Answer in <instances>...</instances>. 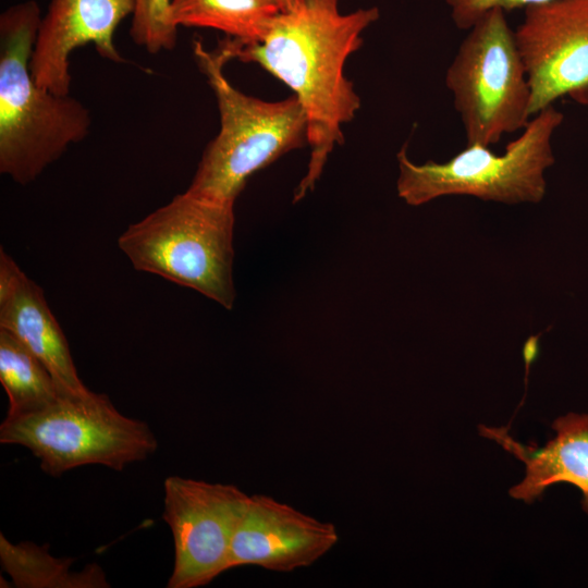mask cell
Returning <instances> with one entry per match:
<instances>
[{
  "mask_svg": "<svg viewBox=\"0 0 588 588\" xmlns=\"http://www.w3.org/2000/svg\"><path fill=\"white\" fill-rule=\"evenodd\" d=\"M308 0H279L282 11L292 10Z\"/></svg>",
  "mask_w": 588,
  "mask_h": 588,
  "instance_id": "d6986e66",
  "label": "cell"
},
{
  "mask_svg": "<svg viewBox=\"0 0 588 588\" xmlns=\"http://www.w3.org/2000/svg\"><path fill=\"white\" fill-rule=\"evenodd\" d=\"M135 0H50L41 15L29 69L35 82L51 93L70 95V56L93 44L98 54L125 62L114 45V33L132 15Z\"/></svg>",
  "mask_w": 588,
  "mask_h": 588,
  "instance_id": "8fae6325",
  "label": "cell"
},
{
  "mask_svg": "<svg viewBox=\"0 0 588 588\" xmlns=\"http://www.w3.org/2000/svg\"><path fill=\"white\" fill-rule=\"evenodd\" d=\"M505 13L500 8L485 13L446 70L445 85L467 145L489 147L525 128L532 118L526 69Z\"/></svg>",
  "mask_w": 588,
  "mask_h": 588,
  "instance_id": "52a82bcc",
  "label": "cell"
},
{
  "mask_svg": "<svg viewBox=\"0 0 588 588\" xmlns=\"http://www.w3.org/2000/svg\"><path fill=\"white\" fill-rule=\"evenodd\" d=\"M234 205L188 191L130 224L118 246L136 270L159 275L232 309Z\"/></svg>",
  "mask_w": 588,
  "mask_h": 588,
  "instance_id": "277c9868",
  "label": "cell"
},
{
  "mask_svg": "<svg viewBox=\"0 0 588 588\" xmlns=\"http://www.w3.org/2000/svg\"><path fill=\"white\" fill-rule=\"evenodd\" d=\"M170 0H135L130 35L149 53L170 51L176 45L177 27L170 19Z\"/></svg>",
  "mask_w": 588,
  "mask_h": 588,
  "instance_id": "e0dca14e",
  "label": "cell"
},
{
  "mask_svg": "<svg viewBox=\"0 0 588 588\" xmlns=\"http://www.w3.org/2000/svg\"><path fill=\"white\" fill-rule=\"evenodd\" d=\"M339 541L336 527L262 494L249 495L232 538L229 569L287 573L313 565Z\"/></svg>",
  "mask_w": 588,
  "mask_h": 588,
  "instance_id": "30bf717a",
  "label": "cell"
},
{
  "mask_svg": "<svg viewBox=\"0 0 588 588\" xmlns=\"http://www.w3.org/2000/svg\"><path fill=\"white\" fill-rule=\"evenodd\" d=\"M0 556L3 568L17 587H108L97 565L73 574L69 572L73 559H56L30 542L14 546L2 534Z\"/></svg>",
  "mask_w": 588,
  "mask_h": 588,
  "instance_id": "2e32d148",
  "label": "cell"
},
{
  "mask_svg": "<svg viewBox=\"0 0 588 588\" xmlns=\"http://www.w3.org/2000/svg\"><path fill=\"white\" fill-rule=\"evenodd\" d=\"M40 19L34 0L0 15V172L21 185L85 139L91 126L90 112L79 100L44 89L32 75Z\"/></svg>",
  "mask_w": 588,
  "mask_h": 588,
  "instance_id": "7a4b0ae2",
  "label": "cell"
},
{
  "mask_svg": "<svg viewBox=\"0 0 588 588\" xmlns=\"http://www.w3.org/2000/svg\"><path fill=\"white\" fill-rule=\"evenodd\" d=\"M0 442L27 448L52 477L85 465L123 470L146 460L158 442L142 420L121 414L106 394H63L33 413L5 416Z\"/></svg>",
  "mask_w": 588,
  "mask_h": 588,
  "instance_id": "8992f818",
  "label": "cell"
},
{
  "mask_svg": "<svg viewBox=\"0 0 588 588\" xmlns=\"http://www.w3.org/2000/svg\"><path fill=\"white\" fill-rule=\"evenodd\" d=\"M564 120L555 107L535 114L502 155L479 144L466 145L450 160L414 163L405 144L396 155L397 195L420 206L448 195H469L505 204L539 203L546 194L544 171L554 163L552 137Z\"/></svg>",
  "mask_w": 588,
  "mask_h": 588,
  "instance_id": "5b68a950",
  "label": "cell"
},
{
  "mask_svg": "<svg viewBox=\"0 0 588 588\" xmlns=\"http://www.w3.org/2000/svg\"><path fill=\"white\" fill-rule=\"evenodd\" d=\"M193 52L216 97L220 128L186 191L234 205L254 173L307 145V120L294 95L266 101L235 88L224 75L230 60L219 46L208 50L194 40Z\"/></svg>",
  "mask_w": 588,
  "mask_h": 588,
  "instance_id": "3957f363",
  "label": "cell"
},
{
  "mask_svg": "<svg viewBox=\"0 0 588 588\" xmlns=\"http://www.w3.org/2000/svg\"><path fill=\"white\" fill-rule=\"evenodd\" d=\"M379 16L376 7L342 13L339 0H308L281 12L259 41L225 37L219 44L230 61L258 64L280 79L302 106L310 156L294 203L314 189L330 154L344 142L343 126L360 108L345 63Z\"/></svg>",
  "mask_w": 588,
  "mask_h": 588,
  "instance_id": "6da1fadb",
  "label": "cell"
},
{
  "mask_svg": "<svg viewBox=\"0 0 588 588\" xmlns=\"http://www.w3.org/2000/svg\"><path fill=\"white\" fill-rule=\"evenodd\" d=\"M514 33L530 87L531 115L564 96L588 107V0L528 5Z\"/></svg>",
  "mask_w": 588,
  "mask_h": 588,
  "instance_id": "9c48e42d",
  "label": "cell"
},
{
  "mask_svg": "<svg viewBox=\"0 0 588 588\" xmlns=\"http://www.w3.org/2000/svg\"><path fill=\"white\" fill-rule=\"evenodd\" d=\"M163 520L174 543L169 588H197L229 569L232 538L249 495L234 485L170 476Z\"/></svg>",
  "mask_w": 588,
  "mask_h": 588,
  "instance_id": "ba28073f",
  "label": "cell"
},
{
  "mask_svg": "<svg viewBox=\"0 0 588 588\" xmlns=\"http://www.w3.org/2000/svg\"><path fill=\"white\" fill-rule=\"evenodd\" d=\"M0 382L9 399L7 416L36 412L64 394L46 366L3 329H0Z\"/></svg>",
  "mask_w": 588,
  "mask_h": 588,
  "instance_id": "9a60e30c",
  "label": "cell"
},
{
  "mask_svg": "<svg viewBox=\"0 0 588 588\" xmlns=\"http://www.w3.org/2000/svg\"><path fill=\"white\" fill-rule=\"evenodd\" d=\"M0 329L25 345L49 370L64 394L88 390L79 379L66 338L41 287L0 249Z\"/></svg>",
  "mask_w": 588,
  "mask_h": 588,
  "instance_id": "7c38bea8",
  "label": "cell"
},
{
  "mask_svg": "<svg viewBox=\"0 0 588 588\" xmlns=\"http://www.w3.org/2000/svg\"><path fill=\"white\" fill-rule=\"evenodd\" d=\"M552 427L556 434L542 448L517 442L505 428L479 429L526 466L524 480L510 490L513 498L530 503L549 486L569 482L581 491L583 509L588 513V414L569 413Z\"/></svg>",
  "mask_w": 588,
  "mask_h": 588,
  "instance_id": "4fadbf2b",
  "label": "cell"
},
{
  "mask_svg": "<svg viewBox=\"0 0 588 588\" xmlns=\"http://www.w3.org/2000/svg\"><path fill=\"white\" fill-rule=\"evenodd\" d=\"M175 27L210 28L244 44L264 38L281 13L279 0H170Z\"/></svg>",
  "mask_w": 588,
  "mask_h": 588,
  "instance_id": "5bb4252c",
  "label": "cell"
},
{
  "mask_svg": "<svg viewBox=\"0 0 588 588\" xmlns=\"http://www.w3.org/2000/svg\"><path fill=\"white\" fill-rule=\"evenodd\" d=\"M454 25L468 30L485 13L500 8L510 11L550 0H444Z\"/></svg>",
  "mask_w": 588,
  "mask_h": 588,
  "instance_id": "ac0fdd59",
  "label": "cell"
}]
</instances>
